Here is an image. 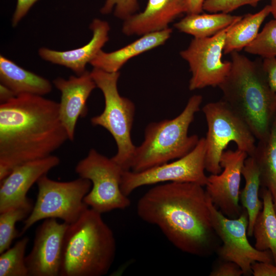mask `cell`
Returning <instances> with one entry per match:
<instances>
[{
  "mask_svg": "<svg viewBox=\"0 0 276 276\" xmlns=\"http://www.w3.org/2000/svg\"><path fill=\"white\" fill-rule=\"evenodd\" d=\"M68 225L48 218L37 228L33 247L25 258L29 276H59L63 240Z\"/></svg>",
  "mask_w": 276,
  "mask_h": 276,
  "instance_id": "obj_14",
  "label": "cell"
},
{
  "mask_svg": "<svg viewBox=\"0 0 276 276\" xmlns=\"http://www.w3.org/2000/svg\"><path fill=\"white\" fill-rule=\"evenodd\" d=\"M136 211L141 219L157 226L182 251L205 257L219 247L209 197L200 185L171 182L156 186L140 198Z\"/></svg>",
  "mask_w": 276,
  "mask_h": 276,
  "instance_id": "obj_1",
  "label": "cell"
},
{
  "mask_svg": "<svg viewBox=\"0 0 276 276\" xmlns=\"http://www.w3.org/2000/svg\"><path fill=\"white\" fill-rule=\"evenodd\" d=\"M16 96L13 91L3 84H0V102L5 103Z\"/></svg>",
  "mask_w": 276,
  "mask_h": 276,
  "instance_id": "obj_36",
  "label": "cell"
},
{
  "mask_svg": "<svg viewBox=\"0 0 276 276\" xmlns=\"http://www.w3.org/2000/svg\"><path fill=\"white\" fill-rule=\"evenodd\" d=\"M34 205L30 199L0 213V254L9 248L13 240L19 237V233L15 227L16 223L29 216Z\"/></svg>",
  "mask_w": 276,
  "mask_h": 276,
  "instance_id": "obj_26",
  "label": "cell"
},
{
  "mask_svg": "<svg viewBox=\"0 0 276 276\" xmlns=\"http://www.w3.org/2000/svg\"><path fill=\"white\" fill-rule=\"evenodd\" d=\"M139 8L137 0H106L100 12L107 14L113 9L115 16L124 20L134 14Z\"/></svg>",
  "mask_w": 276,
  "mask_h": 276,
  "instance_id": "obj_29",
  "label": "cell"
},
{
  "mask_svg": "<svg viewBox=\"0 0 276 276\" xmlns=\"http://www.w3.org/2000/svg\"><path fill=\"white\" fill-rule=\"evenodd\" d=\"M262 0H205L203 10L210 13H228L244 5L255 7Z\"/></svg>",
  "mask_w": 276,
  "mask_h": 276,
  "instance_id": "obj_30",
  "label": "cell"
},
{
  "mask_svg": "<svg viewBox=\"0 0 276 276\" xmlns=\"http://www.w3.org/2000/svg\"><path fill=\"white\" fill-rule=\"evenodd\" d=\"M36 183L37 199L32 212L24 220L19 236L42 219L58 218L72 224L89 208L84 202L92 186L88 179L79 177L69 181H57L44 175Z\"/></svg>",
  "mask_w": 276,
  "mask_h": 276,
  "instance_id": "obj_8",
  "label": "cell"
},
{
  "mask_svg": "<svg viewBox=\"0 0 276 276\" xmlns=\"http://www.w3.org/2000/svg\"><path fill=\"white\" fill-rule=\"evenodd\" d=\"M261 194L263 207L254 226L255 247L260 251L269 250L276 265V214L272 196L270 191L262 187Z\"/></svg>",
  "mask_w": 276,
  "mask_h": 276,
  "instance_id": "obj_22",
  "label": "cell"
},
{
  "mask_svg": "<svg viewBox=\"0 0 276 276\" xmlns=\"http://www.w3.org/2000/svg\"><path fill=\"white\" fill-rule=\"evenodd\" d=\"M275 116H276V115H275Z\"/></svg>",
  "mask_w": 276,
  "mask_h": 276,
  "instance_id": "obj_39",
  "label": "cell"
},
{
  "mask_svg": "<svg viewBox=\"0 0 276 276\" xmlns=\"http://www.w3.org/2000/svg\"><path fill=\"white\" fill-rule=\"evenodd\" d=\"M270 13V6L267 5L258 12L245 15L233 24L227 33L224 54L239 52L251 43L257 36L262 22Z\"/></svg>",
  "mask_w": 276,
  "mask_h": 276,
  "instance_id": "obj_24",
  "label": "cell"
},
{
  "mask_svg": "<svg viewBox=\"0 0 276 276\" xmlns=\"http://www.w3.org/2000/svg\"><path fill=\"white\" fill-rule=\"evenodd\" d=\"M89 28L93 37L85 45L63 51L42 47L39 49V56L45 61L71 69L77 75H81L86 71V64L90 63L109 40L110 28L108 22L95 18Z\"/></svg>",
  "mask_w": 276,
  "mask_h": 276,
  "instance_id": "obj_17",
  "label": "cell"
},
{
  "mask_svg": "<svg viewBox=\"0 0 276 276\" xmlns=\"http://www.w3.org/2000/svg\"><path fill=\"white\" fill-rule=\"evenodd\" d=\"M101 213L88 208L68 225L62 247L59 276H102L114 259L116 243Z\"/></svg>",
  "mask_w": 276,
  "mask_h": 276,
  "instance_id": "obj_4",
  "label": "cell"
},
{
  "mask_svg": "<svg viewBox=\"0 0 276 276\" xmlns=\"http://www.w3.org/2000/svg\"><path fill=\"white\" fill-rule=\"evenodd\" d=\"M202 101L201 95H193L177 117L149 123L143 142L136 146L130 170L142 171L178 159L191 152L199 138L196 134L189 135L188 130Z\"/></svg>",
  "mask_w": 276,
  "mask_h": 276,
  "instance_id": "obj_5",
  "label": "cell"
},
{
  "mask_svg": "<svg viewBox=\"0 0 276 276\" xmlns=\"http://www.w3.org/2000/svg\"><path fill=\"white\" fill-rule=\"evenodd\" d=\"M209 206L213 228L222 242L216 250L221 260L238 264L245 275L252 274L251 266L256 262L273 263L269 250H259L249 243L247 233L248 215L246 209L243 208L238 217L230 218L219 211L209 197Z\"/></svg>",
  "mask_w": 276,
  "mask_h": 276,
  "instance_id": "obj_10",
  "label": "cell"
},
{
  "mask_svg": "<svg viewBox=\"0 0 276 276\" xmlns=\"http://www.w3.org/2000/svg\"><path fill=\"white\" fill-rule=\"evenodd\" d=\"M251 269L254 276H276V265L273 263L256 262Z\"/></svg>",
  "mask_w": 276,
  "mask_h": 276,
  "instance_id": "obj_34",
  "label": "cell"
},
{
  "mask_svg": "<svg viewBox=\"0 0 276 276\" xmlns=\"http://www.w3.org/2000/svg\"><path fill=\"white\" fill-rule=\"evenodd\" d=\"M29 238L25 237L0 256V276H29L25 251Z\"/></svg>",
  "mask_w": 276,
  "mask_h": 276,
  "instance_id": "obj_27",
  "label": "cell"
},
{
  "mask_svg": "<svg viewBox=\"0 0 276 276\" xmlns=\"http://www.w3.org/2000/svg\"><path fill=\"white\" fill-rule=\"evenodd\" d=\"M0 81L16 96L30 94L43 96L52 90L49 80L25 70L3 55L0 56Z\"/></svg>",
  "mask_w": 276,
  "mask_h": 276,
  "instance_id": "obj_20",
  "label": "cell"
},
{
  "mask_svg": "<svg viewBox=\"0 0 276 276\" xmlns=\"http://www.w3.org/2000/svg\"><path fill=\"white\" fill-rule=\"evenodd\" d=\"M248 156L245 152L237 149L224 151L220 165L223 170L208 177L205 191L212 203L226 217L236 218L241 214L240 206V185L242 170Z\"/></svg>",
  "mask_w": 276,
  "mask_h": 276,
  "instance_id": "obj_13",
  "label": "cell"
},
{
  "mask_svg": "<svg viewBox=\"0 0 276 276\" xmlns=\"http://www.w3.org/2000/svg\"><path fill=\"white\" fill-rule=\"evenodd\" d=\"M53 84L61 94L59 103V115L68 137L72 141L78 119L87 113L86 102L93 90L97 87L90 72L85 71L80 75L71 76L68 79L58 77Z\"/></svg>",
  "mask_w": 276,
  "mask_h": 276,
  "instance_id": "obj_15",
  "label": "cell"
},
{
  "mask_svg": "<svg viewBox=\"0 0 276 276\" xmlns=\"http://www.w3.org/2000/svg\"><path fill=\"white\" fill-rule=\"evenodd\" d=\"M252 157L258 167L261 186L271 193L276 200V116L269 135L258 141Z\"/></svg>",
  "mask_w": 276,
  "mask_h": 276,
  "instance_id": "obj_23",
  "label": "cell"
},
{
  "mask_svg": "<svg viewBox=\"0 0 276 276\" xmlns=\"http://www.w3.org/2000/svg\"><path fill=\"white\" fill-rule=\"evenodd\" d=\"M90 74L97 87L102 92L105 103L102 112L92 117L91 123L93 126L103 127L111 134L117 148L111 158L124 171L130 170L136 148L131 137L135 105L119 92V72L109 73L94 68Z\"/></svg>",
  "mask_w": 276,
  "mask_h": 276,
  "instance_id": "obj_6",
  "label": "cell"
},
{
  "mask_svg": "<svg viewBox=\"0 0 276 276\" xmlns=\"http://www.w3.org/2000/svg\"><path fill=\"white\" fill-rule=\"evenodd\" d=\"M243 16L220 12L214 14H187L174 25L180 32L191 35L194 38L211 37L233 24L240 20Z\"/></svg>",
  "mask_w": 276,
  "mask_h": 276,
  "instance_id": "obj_21",
  "label": "cell"
},
{
  "mask_svg": "<svg viewBox=\"0 0 276 276\" xmlns=\"http://www.w3.org/2000/svg\"><path fill=\"white\" fill-rule=\"evenodd\" d=\"M172 30H165L142 35L141 37L121 49L111 52L101 50L90 62L94 68L107 72H119L131 58L163 44L170 37Z\"/></svg>",
  "mask_w": 276,
  "mask_h": 276,
  "instance_id": "obj_19",
  "label": "cell"
},
{
  "mask_svg": "<svg viewBox=\"0 0 276 276\" xmlns=\"http://www.w3.org/2000/svg\"><path fill=\"white\" fill-rule=\"evenodd\" d=\"M210 272V276H240L243 275L240 266L234 262L222 260Z\"/></svg>",
  "mask_w": 276,
  "mask_h": 276,
  "instance_id": "obj_31",
  "label": "cell"
},
{
  "mask_svg": "<svg viewBox=\"0 0 276 276\" xmlns=\"http://www.w3.org/2000/svg\"><path fill=\"white\" fill-rule=\"evenodd\" d=\"M55 155L31 160L19 165L1 181L0 213L9 208L25 203L31 199L27 194L33 184L53 168L59 165Z\"/></svg>",
  "mask_w": 276,
  "mask_h": 276,
  "instance_id": "obj_16",
  "label": "cell"
},
{
  "mask_svg": "<svg viewBox=\"0 0 276 276\" xmlns=\"http://www.w3.org/2000/svg\"><path fill=\"white\" fill-rule=\"evenodd\" d=\"M273 208L276 214V200L273 201Z\"/></svg>",
  "mask_w": 276,
  "mask_h": 276,
  "instance_id": "obj_38",
  "label": "cell"
},
{
  "mask_svg": "<svg viewBox=\"0 0 276 276\" xmlns=\"http://www.w3.org/2000/svg\"><path fill=\"white\" fill-rule=\"evenodd\" d=\"M242 175L245 181V186L240 192V199L243 208L248 215L247 236H253L254 226L256 219L263 207V200L259 197L261 186L260 173L257 165L251 156H248L244 162Z\"/></svg>",
  "mask_w": 276,
  "mask_h": 276,
  "instance_id": "obj_25",
  "label": "cell"
},
{
  "mask_svg": "<svg viewBox=\"0 0 276 276\" xmlns=\"http://www.w3.org/2000/svg\"><path fill=\"white\" fill-rule=\"evenodd\" d=\"M244 51L264 58L276 57V19L268 22L254 40L244 48Z\"/></svg>",
  "mask_w": 276,
  "mask_h": 276,
  "instance_id": "obj_28",
  "label": "cell"
},
{
  "mask_svg": "<svg viewBox=\"0 0 276 276\" xmlns=\"http://www.w3.org/2000/svg\"><path fill=\"white\" fill-rule=\"evenodd\" d=\"M205 153V139L201 137L191 152L174 162L140 172L124 171L121 191L128 196L140 187L160 183L193 182L205 186L208 182L204 173Z\"/></svg>",
  "mask_w": 276,
  "mask_h": 276,
  "instance_id": "obj_11",
  "label": "cell"
},
{
  "mask_svg": "<svg viewBox=\"0 0 276 276\" xmlns=\"http://www.w3.org/2000/svg\"><path fill=\"white\" fill-rule=\"evenodd\" d=\"M186 11V0H148L143 12L124 20L122 32L127 36H142L160 31Z\"/></svg>",
  "mask_w": 276,
  "mask_h": 276,
  "instance_id": "obj_18",
  "label": "cell"
},
{
  "mask_svg": "<svg viewBox=\"0 0 276 276\" xmlns=\"http://www.w3.org/2000/svg\"><path fill=\"white\" fill-rule=\"evenodd\" d=\"M68 140L59 103L22 94L0 104V181L15 167L52 155Z\"/></svg>",
  "mask_w": 276,
  "mask_h": 276,
  "instance_id": "obj_2",
  "label": "cell"
},
{
  "mask_svg": "<svg viewBox=\"0 0 276 276\" xmlns=\"http://www.w3.org/2000/svg\"><path fill=\"white\" fill-rule=\"evenodd\" d=\"M270 1L271 14H272L274 18L276 19V0Z\"/></svg>",
  "mask_w": 276,
  "mask_h": 276,
  "instance_id": "obj_37",
  "label": "cell"
},
{
  "mask_svg": "<svg viewBox=\"0 0 276 276\" xmlns=\"http://www.w3.org/2000/svg\"><path fill=\"white\" fill-rule=\"evenodd\" d=\"M262 64L269 85L272 90L276 93V57L264 58Z\"/></svg>",
  "mask_w": 276,
  "mask_h": 276,
  "instance_id": "obj_33",
  "label": "cell"
},
{
  "mask_svg": "<svg viewBox=\"0 0 276 276\" xmlns=\"http://www.w3.org/2000/svg\"><path fill=\"white\" fill-rule=\"evenodd\" d=\"M208 131L205 139V169L213 174L222 171L221 156L231 142L237 149L251 156L255 150L256 137L246 123L222 99L202 107Z\"/></svg>",
  "mask_w": 276,
  "mask_h": 276,
  "instance_id": "obj_7",
  "label": "cell"
},
{
  "mask_svg": "<svg viewBox=\"0 0 276 276\" xmlns=\"http://www.w3.org/2000/svg\"><path fill=\"white\" fill-rule=\"evenodd\" d=\"M231 68L219 86L222 100L248 125L258 141L269 134L276 115V93L271 88L262 60L231 53Z\"/></svg>",
  "mask_w": 276,
  "mask_h": 276,
  "instance_id": "obj_3",
  "label": "cell"
},
{
  "mask_svg": "<svg viewBox=\"0 0 276 276\" xmlns=\"http://www.w3.org/2000/svg\"><path fill=\"white\" fill-rule=\"evenodd\" d=\"M123 171L111 158L91 149L75 167L79 177L89 180L92 184L84 198L85 203L101 214L129 206L130 200L120 187Z\"/></svg>",
  "mask_w": 276,
  "mask_h": 276,
  "instance_id": "obj_9",
  "label": "cell"
},
{
  "mask_svg": "<svg viewBox=\"0 0 276 276\" xmlns=\"http://www.w3.org/2000/svg\"><path fill=\"white\" fill-rule=\"evenodd\" d=\"M38 0H17V5L12 16V25L16 27L21 19L27 14L30 8Z\"/></svg>",
  "mask_w": 276,
  "mask_h": 276,
  "instance_id": "obj_32",
  "label": "cell"
},
{
  "mask_svg": "<svg viewBox=\"0 0 276 276\" xmlns=\"http://www.w3.org/2000/svg\"><path fill=\"white\" fill-rule=\"evenodd\" d=\"M205 0H186L187 14H199L203 10Z\"/></svg>",
  "mask_w": 276,
  "mask_h": 276,
  "instance_id": "obj_35",
  "label": "cell"
},
{
  "mask_svg": "<svg viewBox=\"0 0 276 276\" xmlns=\"http://www.w3.org/2000/svg\"><path fill=\"white\" fill-rule=\"evenodd\" d=\"M232 25L211 37L194 38L189 47L180 52L192 73L190 90L219 86L228 75L231 62L222 61V55L227 33Z\"/></svg>",
  "mask_w": 276,
  "mask_h": 276,
  "instance_id": "obj_12",
  "label": "cell"
}]
</instances>
